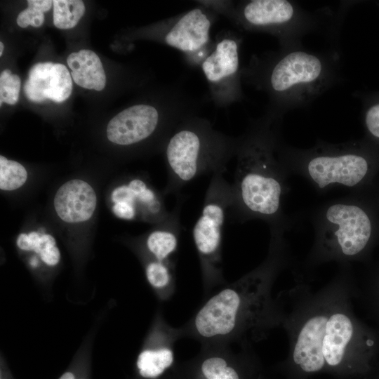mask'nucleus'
<instances>
[{"instance_id":"obj_1","label":"nucleus","mask_w":379,"mask_h":379,"mask_svg":"<svg viewBox=\"0 0 379 379\" xmlns=\"http://www.w3.org/2000/svg\"><path fill=\"white\" fill-rule=\"evenodd\" d=\"M340 70L337 53L298 46L254 55L241 67V78L267 95V114L279 119L288 110L308 106L335 85L341 79Z\"/></svg>"},{"instance_id":"obj_2","label":"nucleus","mask_w":379,"mask_h":379,"mask_svg":"<svg viewBox=\"0 0 379 379\" xmlns=\"http://www.w3.org/2000/svg\"><path fill=\"white\" fill-rule=\"evenodd\" d=\"M276 119L266 114L244 136L238 138L232 202L228 216L239 214L272 218L280 208L282 187L274 157Z\"/></svg>"},{"instance_id":"obj_3","label":"nucleus","mask_w":379,"mask_h":379,"mask_svg":"<svg viewBox=\"0 0 379 379\" xmlns=\"http://www.w3.org/2000/svg\"><path fill=\"white\" fill-rule=\"evenodd\" d=\"M237 145L238 138L215 130L207 119L196 114L187 116L164 145L168 173L166 192L177 193L199 176L225 171Z\"/></svg>"},{"instance_id":"obj_4","label":"nucleus","mask_w":379,"mask_h":379,"mask_svg":"<svg viewBox=\"0 0 379 379\" xmlns=\"http://www.w3.org/2000/svg\"><path fill=\"white\" fill-rule=\"evenodd\" d=\"M197 2L225 16L241 29L272 35L284 48L302 46L304 36L328 20L325 13L307 11L288 0Z\"/></svg>"},{"instance_id":"obj_5","label":"nucleus","mask_w":379,"mask_h":379,"mask_svg":"<svg viewBox=\"0 0 379 379\" xmlns=\"http://www.w3.org/2000/svg\"><path fill=\"white\" fill-rule=\"evenodd\" d=\"M214 42L200 67L211 99L217 107H226L244 99L239 58L242 37L231 31L221 32Z\"/></svg>"},{"instance_id":"obj_6","label":"nucleus","mask_w":379,"mask_h":379,"mask_svg":"<svg viewBox=\"0 0 379 379\" xmlns=\"http://www.w3.org/2000/svg\"><path fill=\"white\" fill-rule=\"evenodd\" d=\"M223 173L212 175L201 213L192 229L195 246L205 262L218 260L225 218L232 206V185Z\"/></svg>"},{"instance_id":"obj_7","label":"nucleus","mask_w":379,"mask_h":379,"mask_svg":"<svg viewBox=\"0 0 379 379\" xmlns=\"http://www.w3.org/2000/svg\"><path fill=\"white\" fill-rule=\"evenodd\" d=\"M307 168L319 188L333 183L353 187L364 178L368 164L363 156L354 152H325L312 155Z\"/></svg>"},{"instance_id":"obj_8","label":"nucleus","mask_w":379,"mask_h":379,"mask_svg":"<svg viewBox=\"0 0 379 379\" xmlns=\"http://www.w3.org/2000/svg\"><path fill=\"white\" fill-rule=\"evenodd\" d=\"M326 219L335 227L334 236L344 255H357L368 244L371 234V222L361 207L352 204H333L327 209Z\"/></svg>"},{"instance_id":"obj_9","label":"nucleus","mask_w":379,"mask_h":379,"mask_svg":"<svg viewBox=\"0 0 379 379\" xmlns=\"http://www.w3.org/2000/svg\"><path fill=\"white\" fill-rule=\"evenodd\" d=\"M72 91V81L66 66L51 62H39L32 67L24 84L25 96L32 102L51 100H66Z\"/></svg>"},{"instance_id":"obj_10","label":"nucleus","mask_w":379,"mask_h":379,"mask_svg":"<svg viewBox=\"0 0 379 379\" xmlns=\"http://www.w3.org/2000/svg\"><path fill=\"white\" fill-rule=\"evenodd\" d=\"M241 299L232 288H225L210 298L197 313L194 324L206 338L225 335L234 328Z\"/></svg>"},{"instance_id":"obj_11","label":"nucleus","mask_w":379,"mask_h":379,"mask_svg":"<svg viewBox=\"0 0 379 379\" xmlns=\"http://www.w3.org/2000/svg\"><path fill=\"white\" fill-rule=\"evenodd\" d=\"M97 204L96 194L86 182L74 179L60 187L54 197V208L58 217L69 223L88 220Z\"/></svg>"},{"instance_id":"obj_12","label":"nucleus","mask_w":379,"mask_h":379,"mask_svg":"<svg viewBox=\"0 0 379 379\" xmlns=\"http://www.w3.org/2000/svg\"><path fill=\"white\" fill-rule=\"evenodd\" d=\"M326 315H315L300 329L294 346V362L305 372L321 370L325 363L323 340L328 321Z\"/></svg>"},{"instance_id":"obj_13","label":"nucleus","mask_w":379,"mask_h":379,"mask_svg":"<svg viewBox=\"0 0 379 379\" xmlns=\"http://www.w3.org/2000/svg\"><path fill=\"white\" fill-rule=\"evenodd\" d=\"M67 62L71 69V77L79 86L102 91L106 84V76L100 59L88 49L70 53Z\"/></svg>"},{"instance_id":"obj_14","label":"nucleus","mask_w":379,"mask_h":379,"mask_svg":"<svg viewBox=\"0 0 379 379\" xmlns=\"http://www.w3.org/2000/svg\"><path fill=\"white\" fill-rule=\"evenodd\" d=\"M352 334L353 325L346 314L335 313L328 319L323 340V354L328 365L335 366L342 361Z\"/></svg>"},{"instance_id":"obj_15","label":"nucleus","mask_w":379,"mask_h":379,"mask_svg":"<svg viewBox=\"0 0 379 379\" xmlns=\"http://www.w3.org/2000/svg\"><path fill=\"white\" fill-rule=\"evenodd\" d=\"M182 200L157 228L152 231L146 239L149 251L158 261L163 262L176 250L181 230L180 211Z\"/></svg>"},{"instance_id":"obj_16","label":"nucleus","mask_w":379,"mask_h":379,"mask_svg":"<svg viewBox=\"0 0 379 379\" xmlns=\"http://www.w3.org/2000/svg\"><path fill=\"white\" fill-rule=\"evenodd\" d=\"M16 243L21 250L37 253L42 261L49 266L56 265L60 261V251L51 234H41L36 232L22 233L18 236Z\"/></svg>"},{"instance_id":"obj_17","label":"nucleus","mask_w":379,"mask_h":379,"mask_svg":"<svg viewBox=\"0 0 379 379\" xmlns=\"http://www.w3.org/2000/svg\"><path fill=\"white\" fill-rule=\"evenodd\" d=\"M173 361L171 350H146L138 356L137 366L140 374L147 378H154L160 375Z\"/></svg>"},{"instance_id":"obj_18","label":"nucleus","mask_w":379,"mask_h":379,"mask_svg":"<svg viewBox=\"0 0 379 379\" xmlns=\"http://www.w3.org/2000/svg\"><path fill=\"white\" fill-rule=\"evenodd\" d=\"M53 24L62 29L75 27L85 13V6L80 0H54Z\"/></svg>"},{"instance_id":"obj_19","label":"nucleus","mask_w":379,"mask_h":379,"mask_svg":"<svg viewBox=\"0 0 379 379\" xmlns=\"http://www.w3.org/2000/svg\"><path fill=\"white\" fill-rule=\"evenodd\" d=\"M27 173L20 163L0 156V189L11 191L20 187L27 180Z\"/></svg>"},{"instance_id":"obj_20","label":"nucleus","mask_w":379,"mask_h":379,"mask_svg":"<svg viewBox=\"0 0 379 379\" xmlns=\"http://www.w3.org/2000/svg\"><path fill=\"white\" fill-rule=\"evenodd\" d=\"M201 371L207 379H239L236 371L227 366L226 361L220 357H211L201 365Z\"/></svg>"},{"instance_id":"obj_21","label":"nucleus","mask_w":379,"mask_h":379,"mask_svg":"<svg viewBox=\"0 0 379 379\" xmlns=\"http://www.w3.org/2000/svg\"><path fill=\"white\" fill-rule=\"evenodd\" d=\"M20 79L17 74H13L9 69H6L0 75V103L15 105L19 98Z\"/></svg>"},{"instance_id":"obj_22","label":"nucleus","mask_w":379,"mask_h":379,"mask_svg":"<svg viewBox=\"0 0 379 379\" xmlns=\"http://www.w3.org/2000/svg\"><path fill=\"white\" fill-rule=\"evenodd\" d=\"M145 272L149 283L155 288H163L170 281L168 269L163 262H150L147 265Z\"/></svg>"},{"instance_id":"obj_23","label":"nucleus","mask_w":379,"mask_h":379,"mask_svg":"<svg viewBox=\"0 0 379 379\" xmlns=\"http://www.w3.org/2000/svg\"><path fill=\"white\" fill-rule=\"evenodd\" d=\"M44 21V13L38 9L29 6L20 12L17 18L18 25L22 28H25L29 25L39 27L43 25Z\"/></svg>"},{"instance_id":"obj_24","label":"nucleus","mask_w":379,"mask_h":379,"mask_svg":"<svg viewBox=\"0 0 379 379\" xmlns=\"http://www.w3.org/2000/svg\"><path fill=\"white\" fill-rule=\"evenodd\" d=\"M365 124L369 133L379 138V103L371 105L365 115Z\"/></svg>"},{"instance_id":"obj_25","label":"nucleus","mask_w":379,"mask_h":379,"mask_svg":"<svg viewBox=\"0 0 379 379\" xmlns=\"http://www.w3.org/2000/svg\"><path fill=\"white\" fill-rule=\"evenodd\" d=\"M27 2L29 7L34 8L43 13L49 11L53 4L51 0H28Z\"/></svg>"},{"instance_id":"obj_26","label":"nucleus","mask_w":379,"mask_h":379,"mask_svg":"<svg viewBox=\"0 0 379 379\" xmlns=\"http://www.w3.org/2000/svg\"><path fill=\"white\" fill-rule=\"evenodd\" d=\"M59 379H75L74 375L71 372H66Z\"/></svg>"},{"instance_id":"obj_27","label":"nucleus","mask_w":379,"mask_h":379,"mask_svg":"<svg viewBox=\"0 0 379 379\" xmlns=\"http://www.w3.org/2000/svg\"><path fill=\"white\" fill-rule=\"evenodd\" d=\"M4 51V44L3 42H0V55L1 56Z\"/></svg>"}]
</instances>
